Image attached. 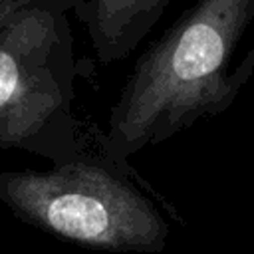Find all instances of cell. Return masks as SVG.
<instances>
[{"instance_id": "3", "label": "cell", "mask_w": 254, "mask_h": 254, "mask_svg": "<svg viewBox=\"0 0 254 254\" xmlns=\"http://www.w3.org/2000/svg\"><path fill=\"white\" fill-rule=\"evenodd\" d=\"M67 0H26L0 22V149L52 163L75 155L87 127L73 113Z\"/></svg>"}, {"instance_id": "2", "label": "cell", "mask_w": 254, "mask_h": 254, "mask_svg": "<svg viewBox=\"0 0 254 254\" xmlns=\"http://www.w3.org/2000/svg\"><path fill=\"white\" fill-rule=\"evenodd\" d=\"M123 165L101 151L97 129L87 127L83 147L52 169L0 173V200L24 222L67 242L157 254L167 246L169 222Z\"/></svg>"}, {"instance_id": "1", "label": "cell", "mask_w": 254, "mask_h": 254, "mask_svg": "<svg viewBox=\"0 0 254 254\" xmlns=\"http://www.w3.org/2000/svg\"><path fill=\"white\" fill-rule=\"evenodd\" d=\"M252 18L254 0H200L187 12L137 62L107 129H97L101 151L125 163L230 107L254 69V50L230 69Z\"/></svg>"}, {"instance_id": "5", "label": "cell", "mask_w": 254, "mask_h": 254, "mask_svg": "<svg viewBox=\"0 0 254 254\" xmlns=\"http://www.w3.org/2000/svg\"><path fill=\"white\" fill-rule=\"evenodd\" d=\"M26 0H0V22L10 14V12H14L20 4H24Z\"/></svg>"}, {"instance_id": "4", "label": "cell", "mask_w": 254, "mask_h": 254, "mask_svg": "<svg viewBox=\"0 0 254 254\" xmlns=\"http://www.w3.org/2000/svg\"><path fill=\"white\" fill-rule=\"evenodd\" d=\"M169 0H87L85 22L99 62L129 56L159 20Z\"/></svg>"}]
</instances>
